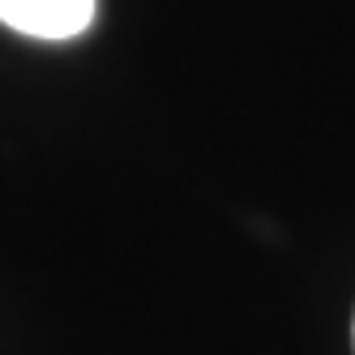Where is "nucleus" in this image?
Segmentation results:
<instances>
[{
  "label": "nucleus",
  "instance_id": "nucleus-1",
  "mask_svg": "<svg viewBox=\"0 0 355 355\" xmlns=\"http://www.w3.org/2000/svg\"><path fill=\"white\" fill-rule=\"evenodd\" d=\"M0 21L31 39H73L94 21V0H0Z\"/></svg>",
  "mask_w": 355,
  "mask_h": 355
},
{
  "label": "nucleus",
  "instance_id": "nucleus-2",
  "mask_svg": "<svg viewBox=\"0 0 355 355\" xmlns=\"http://www.w3.org/2000/svg\"><path fill=\"white\" fill-rule=\"evenodd\" d=\"M351 343H355V321H351Z\"/></svg>",
  "mask_w": 355,
  "mask_h": 355
}]
</instances>
